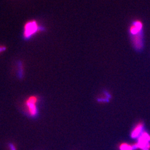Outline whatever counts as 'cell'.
Masks as SVG:
<instances>
[{"label": "cell", "mask_w": 150, "mask_h": 150, "mask_svg": "<svg viewBox=\"0 0 150 150\" xmlns=\"http://www.w3.org/2000/svg\"><path fill=\"white\" fill-rule=\"evenodd\" d=\"M38 99L36 96L29 97L25 101V106L27 109V112L31 117H36L38 115V109L37 106Z\"/></svg>", "instance_id": "obj_2"}, {"label": "cell", "mask_w": 150, "mask_h": 150, "mask_svg": "<svg viewBox=\"0 0 150 150\" xmlns=\"http://www.w3.org/2000/svg\"><path fill=\"white\" fill-rule=\"evenodd\" d=\"M130 42L134 51L141 53L145 49L144 24L139 19L132 20L128 27Z\"/></svg>", "instance_id": "obj_1"}, {"label": "cell", "mask_w": 150, "mask_h": 150, "mask_svg": "<svg viewBox=\"0 0 150 150\" xmlns=\"http://www.w3.org/2000/svg\"><path fill=\"white\" fill-rule=\"evenodd\" d=\"M6 50V47L5 46H0V54H2Z\"/></svg>", "instance_id": "obj_7"}, {"label": "cell", "mask_w": 150, "mask_h": 150, "mask_svg": "<svg viewBox=\"0 0 150 150\" xmlns=\"http://www.w3.org/2000/svg\"><path fill=\"white\" fill-rule=\"evenodd\" d=\"M120 150H134V145H131L127 143L121 144L119 146Z\"/></svg>", "instance_id": "obj_5"}, {"label": "cell", "mask_w": 150, "mask_h": 150, "mask_svg": "<svg viewBox=\"0 0 150 150\" xmlns=\"http://www.w3.org/2000/svg\"><path fill=\"white\" fill-rule=\"evenodd\" d=\"M40 28V27L36 21L32 20L27 22L24 26L23 36L26 38H31L33 35L39 31Z\"/></svg>", "instance_id": "obj_3"}, {"label": "cell", "mask_w": 150, "mask_h": 150, "mask_svg": "<svg viewBox=\"0 0 150 150\" xmlns=\"http://www.w3.org/2000/svg\"><path fill=\"white\" fill-rule=\"evenodd\" d=\"M144 129V124L142 122H139V123H137L134 126V128L132 129L131 133V136L133 139H136L143 133L142 130Z\"/></svg>", "instance_id": "obj_4"}, {"label": "cell", "mask_w": 150, "mask_h": 150, "mask_svg": "<svg viewBox=\"0 0 150 150\" xmlns=\"http://www.w3.org/2000/svg\"><path fill=\"white\" fill-rule=\"evenodd\" d=\"M8 148L10 150H17L15 145L12 143H10L8 144Z\"/></svg>", "instance_id": "obj_6"}]
</instances>
